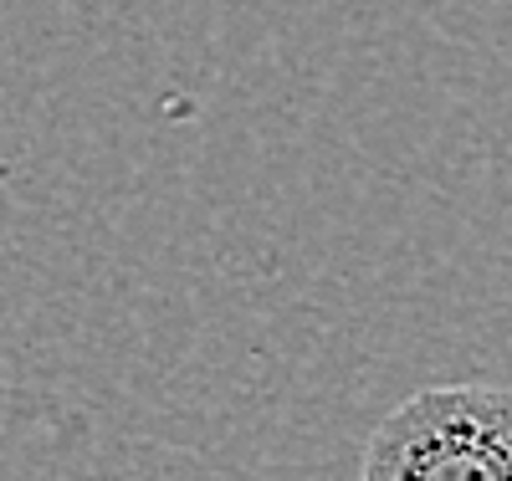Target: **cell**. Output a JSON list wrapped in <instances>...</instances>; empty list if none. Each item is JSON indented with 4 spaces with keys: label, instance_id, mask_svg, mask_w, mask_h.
Instances as JSON below:
<instances>
[{
    "label": "cell",
    "instance_id": "cell-1",
    "mask_svg": "<svg viewBox=\"0 0 512 481\" xmlns=\"http://www.w3.org/2000/svg\"><path fill=\"white\" fill-rule=\"evenodd\" d=\"M359 481H512V389L436 384L379 420Z\"/></svg>",
    "mask_w": 512,
    "mask_h": 481
}]
</instances>
